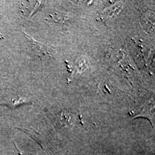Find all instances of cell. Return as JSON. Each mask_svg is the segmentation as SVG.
<instances>
[{
  "instance_id": "7a4b0ae2",
  "label": "cell",
  "mask_w": 155,
  "mask_h": 155,
  "mask_svg": "<svg viewBox=\"0 0 155 155\" xmlns=\"http://www.w3.org/2000/svg\"><path fill=\"white\" fill-rule=\"evenodd\" d=\"M154 110V100H152L143 106L142 110L140 112L139 114L136 116L137 117H144L150 118V121L152 122V119L153 118V114Z\"/></svg>"
},
{
  "instance_id": "6da1fadb",
  "label": "cell",
  "mask_w": 155,
  "mask_h": 155,
  "mask_svg": "<svg viewBox=\"0 0 155 155\" xmlns=\"http://www.w3.org/2000/svg\"><path fill=\"white\" fill-rule=\"evenodd\" d=\"M23 33L24 34V36L28 41L30 50H31L33 54L39 56L40 58L47 59L51 58V55H50L46 45L40 43L38 41L35 40L27 33L25 32H23Z\"/></svg>"
}]
</instances>
